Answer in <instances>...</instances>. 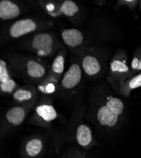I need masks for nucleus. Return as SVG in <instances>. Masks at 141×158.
Here are the masks:
<instances>
[{
  "label": "nucleus",
  "instance_id": "dca6fc26",
  "mask_svg": "<svg viewBox=\"0 0 141 158\" xmlns=\"http://www.w3.org/2000/svg\"><path fill=\"white\" fill-rule=\"evenodd\" d=\"M110 70L112 73L118 74H126L129 71L126 63L120 60H114L110 64Z\"/></svg>",
  "mask_w": 141,
  "mask_h": 158
},
{
  "label": "nucleus",
  "instance_id": "aec40b11",
  "mask_svg": "<svg viewBox=\"0 0 141 158\" xmlns=\"http://www.w3.org/2000/svg\"><path fill=\"white\" fill-rule=\"evenodd\" d=\"M70 158H87V157L83 153L75 151L73 153L71 154Z\"/></svg>",
  "mask_w": 141,
  "mask_h": 158
},
{
  "label": "nucleus",
  "instance_id": "7ed1b4c3",
  "mask_svg": "<svg viewBox=\"0 0 141 158\" xmlns=\"http://www.w3.org/2000/svg\"><path fill=\"white\" fill-rule=\"evenodd\" d=\"M32 104H22L10 108L5 114V120L8 125L11 126H19L25 120L27 110L32 106Z\"/></svg>",
  "mask_w": 141,
  "mask_h": 158
},
{
  "label": "nucleus",
  "instance_id": "6ab92c4d",
  "mask_svg": "<svg viewBox=\"0 0 141 158\" xmlns=\"http://www.w3.org/2000/svg\"><path fill=\"white\" fill-rule=\"evenodd\" d=\"M39 91L46 94H51L54 93L56 91V87L55 84L53 82H45L44 84H42L38 87Z\"/></svg>",
  "mask_w": 141,
  "mask_h": 158
},
{
  "label": "nucleus",
  "instance_id": "f03ea898",
  "mask_svg": "<svg viewBox=\"0 0 141 158\" xmlns=\"http://www.w3.org/2000/svg\"><path fill=\"white\" fill-rule=\"evenodd\" d=\"M31 44L38 56H47L52 52L54 40L48 33H39L33 37Z\"/></svg>",
  "mask_w": 141,
  "mask_h": 158
},
{
  "label": "nucleus",
  "instance_id": "f3484780",
  "mask_svg": "<svg viewBox=\"0 0 141 158\" xmlns=\"http://www.w3.org/2000/svg\"><path fill=\"white\" fill-rule=\"evenodd\" d=\"M141 87V73L134 77L129 82L126 87L123 89V93L125 96L129 95L130 91Z\"/></svg>",
  "mask_w": 141,
  "mask_h": 158
},
{
  "label": "nucleus",
  "instance_id": "a211bd4d",
  "mask_svg": "<svg viewBox=\"0 0 141 158\" xmlns=\"http://www.w3.org/2000/svg\"><path fill=\"white\" fill-rule=\"evenodd\" d=\"M64 63L65 59L61 55H58L53 60L52 64V71L57 75H61L64 70Z\"/></svg>",
  "mask_w": 141,
  "mask_h": 158
},
{
  "label": "nucleus",
  "instance_id": "f8f14e48",
  "mask_svg": "<svg viewBox=\"0 0 141 158\" xmlns=\"http://www.w3.org/2000/svg\"><path fill=\"white\" fill-rule=\"evenodd\" d=\"M35 93L27 88H20L15 90L13 93V98L17 102L22 104L31 103L35 98Z\"/></svg>",
  "mask_w": 141,
  "mask_h": 158
},
{
  "label": "nucleus",
  "instance_id": "0eeeda50",
  "mask_svg": "<svg viewBox=\"0 0 141 158\" xmlns=\"http://www.w3.org/2000/svg\"><path fill=\"white\" fill-rule=\"evenodd\" d=\"M44 150V143L39 138H33L25 143L23 148L25 158H37Z\"/></svg>",
  "mask_w": 141,
  "mask_h": 158
},
{
  "label": "nucleus",
  "instance_id": "1a4fd4ad",
  "mask_svg": "<svg viewBox=\"0 0 141 158\" xmlns=\"http://www.w3.org/2000/svg\"><path fill=\"white\" fill-rule=\"evenodd\" d=\"M20 10L15 3L9 0H2L0 2V18L2 20H11L19 16Z\"/></svg>",
  "mask_w": 141,
  "mask_h": 158
},
{
  "label": "nucleus",
  "instance_id": "9b49d317",
  "mask_svg": "<svg viewBox=\"0 0 141 158\" xmlns=\"http://www.w3.org/2000/svg\"><path fill=\"white\" fill-rule=\"evenodd\" d=\"M61 37L65 44L71 48L80 46L84 41L82 32L76 29L64 30L61 33Z\"/></svg>",
  "mask_w": 141,
  "mask_h": 158
},
{
  "label": "nucleus",
  "instance_id": "ddd939ff",
  "mask_svg": "<svg viewBox=\"0 0 141 158\" xmlns=\"http://www.w3.org/2000/svg\"><path fill=\"white\" fill-rule=\"evenodd\" d=\"M82 68L88 75H94L101 70V65L97 59L93 56H85L82 60Z\"/></svg>",
  "mask_w": 141,
  "mask_h": 158
},
{
  "label": "nucleus",
  "instance_id": "5701e85b",
  "mask_svg": "<svg viewBox=\"0 0 141 158\" xmlns=\"http://www.w3.org/2000/svg\"><path fill=\"white\" fill-rule=\"evenodd\" d=\"M140 2H141V1H140Z\"/></svg>",
  "mask_w": 141,
  "mask_h": 158
},
{
  "label": "nucleus",
  "instance_id": "f257e3e1",
  "mask_svg": "<svg viewBox=\"0 0 141 158\" xmlns=\"http://www.w3.org/2000/svg\"><path fill=\"white\" fill-rule=\"evenodd\" d=\"M123 110L124 104L122 101L118 98L110 96L98 109L97 120L102 126L113 127L118 123Z\"/></svg>",
  "mask_w": 141,
  "mask_h": 158
},
{
  "label": "nucleus",
  "instance_id": "20e7f679",
  "mask_svg": "<svg viewBox=\"0 0 141 158\" xmlns=\"http://www.w3.org/2000/svg\"><path fill=\"white\" fill-rule=\"evenodd\" d=\"M37 28L35 22L31 19H21L15 22L10 28V35L13 38H19L34 31Z\"/></svg>",
  "mask_w": 141,
  "mask_h": 158
},
{
  "label": "nucleus",
  "instance_id": "4be33fe9",
  "mask_svg": "<svg viewBox=\"0 0 141 158\" xmlns=\"http://www.w3.org/2000/svg\"><path fill=\"white\" fill-rule=\"evenodd\" d=\"M137 70H141V60H139V65L137 67Z\"/></svg>",
  "mask_w": 141,
  "mask_h": 158
},
{
  "label": "nucleus",
  "instance_id": "4468645a",
  "mask_svg": "<svg viewBox=\"0 0 141 158\" xmlns=\"http://www.w3.org/2000/svg\"><path fill=\"white\" fill-rule=\"evenodd\" d=\"M26 69L27 74L34 78H41L46 73L43 66L34 60H29L27 61Z\"/></svg>",
  "mask_w": 141,
  "mask_h": 158
},
{
  "label": "nucleus",
  "instance_id": "9d476101",
  "mask_svg": "<svg viewBox=\"0 0 141 158\" xmlns=\"http://www.w3.org/2000/svg\"><path fill=\"white\" fill-rule=\"evenodd\" d=\"M35 114L44 123H49L56 119L58 113L55 107L51 104L44 103L35 108Z\"/></svg>",
  "mask_w": 141,
  "mask_h": 158
},
{
  "label": "nucleus",
  "instance_id": "2eb2a0df",
  "mask_svg": "<svg viewBox=\"0 0 141 158\" xmlns=\"http://www.w3.org/2000/svg\"><path fill=\"white\" fill-rule=\"evenodd\" d=\"M79 10V6L75 2L71 1V0H66L62 3L58 14L53 16L56 17L59 14H63L68 17H72L76 13H77Z\"/></svg>",
  "mask_w": 141,
  "mask_h": 158
},
{
  "label": "nucleus",
  "instance_id": "423d86ee",
  "mask_svg": "<svg viewBox=\"0 0 141 158\" xmlns=\"http://www.w3.org/2000/svg\"><path fill=\"white\" fill-rule=\"evenodd\" d=\"M17 86L16 82L10 78L6 64L3 60H0V89L3 93H14Z\"/></svg>",
  "mask_w": 141,
  "mask_h": 158
},
{
  "label": "nucleus",
  "instance_id": "6e6552de",
  "mask_svg": "<svg viewBox=\"0 0 141 158\" xmlns=\"http://www.w3.org/2000/svg\"><path fill=\"white\" fill-rule=\"evenodd\" d=\"M76 140L82 148H91L93 146V137L91 128L85 124L80 125L76 131Z\"/></svg>",
  "mask_w": 141,
  "mask_h": 158
},
{
  "label": "nucleus",
  "instance_id": "39448f33",
  "mask_svg": "<svg viewBox=\"0 0 141 158\" xmlns=\"http://www.w3.org/2000/svg\"><path fill=\"white\" fill-rule=\"evenodd\" d=\"M82 72L78 64H73L65 73L61 80V85L65 89H72L77 85L81 81Z\"/></svg>",
  "mask_w": 141,
  "mask_h": 158
},
{
  "label": "nucleus",
  "instance_id": "412c9836",
  "mask_svg": "<svg viewBox=\"0 0 141 158\" xmlns=\"http://www.w3.org/2000/svg\"><path fill=\"white\" fill-rule=\"evenodd\" d=\"M139 63V60H138L137 58L135 57L133 58V60L132 61V64H131V67H132V69H134V70L137 69Z\"/></svg>",
  "mask_w": 141,
  "mask_h": 158
}]
</instances>
